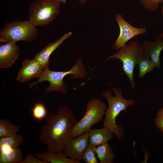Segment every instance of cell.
<instances>
[{"instance_id": "1", "label": "cell", "mask_w": 163, "mask_h": 163, "mask_svg": "<svg viewBox=\"0 0 163 163\" xmlns=\"http://www.w3.org/2000/svg\"><path fill=\"white\" fill-rule=\"evenodd\" d=\"M77 122L72 110L66 106L60 107L56 113L48 114L46 123L40 130V141L45 145L47 151L63 152Z\"/></svg>"}, {"instance_id": "2", "label": "cell", "mask_w": 163, "mask_h": 163, "mask_svg": "<svg viewBox=\"0 0 163 163\" xmlns=\"http://www.w3.org/2000/svg\"><path fill=\"white\" fill-rule=\"evenodd\" d=\"M112 90L114 96L112 95L111 91L109 89L101 93L108 104L103 121L104 126L107 127L117 138L122 139L123 138V129L121 124H117L116 119L121 112H125L128 107L134 105V101L124 98L121 89L114 87Z\"/></svg>"}, {"instance_id": "3", "label": "cell", "mask_w": 163, "mask_h": 163, "mask_svg": "<svg viewBox=\"0 0 163 163\" xmlns=\"http://www.w3.org/2000/svg\"><path fill=\"white\" fill-rule=\"evenodd\" d=\"M69 74L73 75L70 77L72 79L76 78L83 79L87 77L88 73L85 69L81 58H79L75 65L68 71H54L50 70L48 68L44 69L38 79L34 84V85L38 83L47 81L50 85L45 89L46 92H61L63 94H67L68 89L63 79L66 75Z\"/></svg>"}, {"instance_id": "4", "label": "cell", "mask_w": 163, "mask_h": 163, "mask_svg": "<svg viewBox=\"0 0 163 163\" xmlns=\"http://www.w3.org/2000/svg\"><path fill=\"white\" fill-rule=\"evenodd\" d=\"M61 4L55 0H35L29 6L28 20L36 26H48L61 12Z\"/></svg>"}, {"instance_id": "5", "label": "cell", "mask_w": 163, "mask_h": 163, "mask_svg": "<svg viewBox=\"0 0 163 163\" xmlns=\"http://www.w3.org/2000/svg\"><path fill=\"white\" fill-rule=\"evenodd\" d=\"M143 54L142 45L138 41L132 40L108 57L106 61L113 59L121 61L123 70L130 83L132 88L134 89L136 86L133 78L134 70Z\"/></svg>"}, {"instance_id": "6", "label": "cell", "mask_w": 163, "mask_h": 163, "mask_svg": "<svg viewBox=\"0 0 163 163\" xmlns=\"http://www.w3.org/2000/svg\"><path fill=\"white\" fill-rule=\"evenodd\" d=\"M86 107V112L74 127L71 134V138H75L85 133H88L93 125L102 120L107 109L104 102L94 98L88 101Z\"/></svg>"}, {"instance_id": "7", "label": "cell", "mask_w": 163, "mask_h": 163, "mask_svg": "<svg viewBox=\"0 0 163 163\" xmlns=\"http://www.w3.org/2000/svg\"><path fill=\"white\" fill-rule=\"evenodd\" d=\"M38 35L39 31L36 26L28 20L7 22L0 32V37L15 43L20 41L32 42L37 38Z\"/></svg>"}, {"instance_id": "8", "label": "cell", "mask_w": 163, "mask_h": 163, "mask_svg": "<svg viewBox=\"0 0 163 163\" xmlns=\"http://www.w3.org/2000/svg\"><path fill=\"white\" fill-rule=\"evenodd\" d=\"M115 19L120 28L119 36L116 39L113 48L118 50L124 47L126 43L137 36L146 33L147 29L145 27L137 28L133 26L123 18L119 13L115 15Z\"/></svg>"}, {"instance_id": "9", "label": "cell", "mask_w": 163, "mask_h": 163, "mask_svg": "<svg viewBox=\"0 0 163 163\" xmlns=\"http://www.w3.org/2000/svg\"><path fill=\"white\" fill-rule=\"evenodd\" d=\"M89 145L88 133H85L75 138H71L63 152L69 158L81 161L83 153Z\"/></svg>"}, {"instance_id": "10", "label": "cell", "mask_w": 163, "mask_h": 163, "mask_svg": "<svg viewBox=\"0 0 163 163\" xmlns=\"http://www.w3.org/2000/svg\"><path fill=\"white\" fill-rule=\"evenodd\" d=\"M44 70L41 66L34 59H25L18 73L17 79L21 82L24 83L33 78H39Z\"/></svg>"}, {"instance_id": "11", "label": "cell", "mask_w": 163, "mask_h": 163, "mask_svg": "<svg viewBox=\"0 0 163 163\" xmlns=\"http://www.w3.org/2000/svg\"><path fill=\"white\" fill-rule=\"evenodd\" d=\"M20 48L16 43L10 41L0 46V68H10L18 58Z\"/></svg>"}, {"instance_id": "12", "label": "cell", "mask_w": 163, "mask_h": 163, "mask_svg": "<svg viewBox=\"0 0 163 163\" xmlns=\"http://www.w3.org/2000/svg\"><path fill=\"white\" fill-rule=\"evenodd\" d=\"M72 35V33L69 32L54 42L49 43L37 53L34 59L44 69L48 68L50 63V58L52 53Z\"/></svg>"}, {"instance_id": "13", "label": "cell", "mask_w": 163, "mask_h": 163, "mask_svg": "<svg viewBox=\"0 0 163 163\" xmlns=\"http://www.w3.org/2000/svg\"><path fill=\"white\" fill-rule=\"evenodd\" d=\"M142 45L143 50V56L149 57L156 65V68H160L161 63L160 56L163 50V39L156 37L155 41L145 40Z\"/></svg>"}, {"instance_id": "14", "label": "cell", "mask_w": 163, "mask_h": 163, "mask_svg": "<svg viewBox=\"0 0 163 163\" xmlns=\"http://www.w3.org/2000/svg\"><path fill=\"white\" fill-rule=\"evenodd\" d=\"M112 133L107 126L101 129H91L88 132L89 145L94 147L107 143L114 137Z\"/></svg>"}, {"instance_id": "15", "label": "cell", "mask_w": 163, "mask_h": 163, "mask_svg": "<svg viewBox=\"0 0 163 163\" xmlns=\"http://www.w3.org/2000/svg\"><path fill=\"white\" fill-rule=\"evenodd\" d=\"M37 158L48 163H80V161L71 159L63 152L55 153L48 151L37 152L34 155Z\"/></svg>"}, {"instance_id": "16", "label": "cell", "mask_w": 163, "mask_h": 163, "mask_svg": "<svg viewBox=\"0 0 163 163\" xmlns=\"http://www.w3.org/2000/svg\"><path fill=\"white\" fill-rule=\"evenodd\" d=\"M95 151L100 163H112L115 157L110 145L104 143L96 147Z\"/></svg>"}, {"instance_id": "17", "label": "cell", "mask_w": 163, "mask_h": 163, "mask_svg": "<svg viewBox=\"0 0 163 163\" xmlns=\"http://www.w3.org/2000/svg\"><path fill=\"white\" fill-rule=\"evenodd\" d=\"M23 152L19 147L0 152V163H21Z\"/></svg>"}, {"instance_id": "18", "label": "cell", "mask_w": 163, "mask_h": 163, "mask_svg": "<svg viewBox=\"0 0 163 163\" xmlns=\"http://www.w3.org/2000/svg\"><path fill=\"white\" fill-rule=\"evenodd\" d=\"M24 141L23 135L17 133L0 138V149L18 148Z\"/></svg>"}, {"instance_id": "19", "label": "cell", "mask_w": 163, "mask_h": 163, "mask_svg": "<svg viewBox=\"0 0 163 163\" xmlns=\"http://www.w3.org/2000/svg\"><path fill=\"white\" fill-rule=\"evenodd\" d=\"M139 75L140 78H143L146 74L153 70L156 67L155 64L148 56H142L139 59Z\"/></svg>"}, {"instance_id": "20", "label": "cell", "mask_w": 163, "mask_h": 163, "mask_svg": "<svg viewBox=\"0 0 163 163\" xmlns=\"http://www.w3.org/2000/svg\"><path fill=\"white\" fill-rule=\"evenodd\" d=\"M20 128L8 119L0 118V138L17 133Z\"/></svg>"}, {"instance_id": "21", "label": "cell", "mask_w": 163, "mask_h": 163, "mask_svg": "<svg viewBox=\"0 0 163 163\" xmlns=\"http://www.w3.org/2000/svg\"><path fill=\"white\" fill-rule=\"evenodd\" d=\"M31 113L33 119L37 121H41L46 117L48 111L43 103L34 102Z\"/></svg>"}, {"instance_id": "22", "label": "cell", "mask_w": 163, "mask_h": 163, "mask_svg": "<svg viewBox=\"0 0 163 163\" xmlns=\"http://www.w3.org/2000/svg\"><path fill=\"white\" fill-rule=\"evenodd\" d=\"M95 147L89 145L88 146L83 153L82 160L86 163H98Z\"/></svg>"}, {"instance_id": "23", "label": "cell", "mask_w": 163, "mask_h": 163, "mask_svg": "<svg viewBox=\"0 0 163 163\" xmlns=\"http://www.w3.org/2000/svg\"><path fill=\"white\" fill-rule=\"evenodd\" d=\"M141 6L145 10L153 12L158 9L160 5L163 3V0H138Z\"/></svg>"}, {"instance_id": "24", "label": "cell", "mask_w": 163, "mask_h": 163, "mask_svg": "<svg viewBox=\"0 0 163 163\" xmlns=\"http://www.w3.org/2000/svg\"><path fill=\"white\" fill-rule=\"evenodd\" d=\"M155 123L157 128L163 133V107L158 111Z\"/></svg>"}, {"instance_id": "25", "label": "cell", "mask_w": 163, "mask_h": 163, "mask_svg": "<svg viewBox=\"0 0 163 163\" xmlns=\"http://www.w3.org/2000/svg\"><path fill=\"white\" fill-rule=\"evenodd\" d=\"M21 163H48L46 161L36 157L34 155L28 153Z\"/></svg>"}, {"instance_id": "26", "label": "cell", "mask_w": 163, "mask_h": 163, "mask_svg": "<svg viewBox=\"0 0 163 163\" xmlns=\"http://www.w3.org/2000/svg\"><path fill=\"white\" fill-rule=\"evenodd\" d=\"M161 14L163 16V6L161 7ZM156 37L159 39H161L163 37V29L161 33L158 36H157Z\"/></svg>"}, {"instance_id": "27", "label": "cell", "mask_w": 163, "mask_h": 163, "mask_svg": "<svg viewBox=\"0 0 163 163\" xmlns=\"http://www.w3.org/2000/svg\"><path fill=\"white\" fill-rule=\"evenodd\" d=\"M0 41L1 42L6 43H7L10 42V41L8 39L6 38L3 37H0Z\"/></svg>"}, {"instance_id": "28", "label": "cell", "mask_w": 163, "mask_h": 163, "mask_svg": "<svg viewBox=\"0 0 163 163\" xmlns=\"http://www.w3.org/2000/svg\"><path fill=\"white\" fill-rule=\"evenodd\" d=\"M55 0L58 2H60L61 3H62L63 4H66L67 1V0Z\"/></svg>"}, {"instance_id": "29", "label": "cell", "mask_w": 163, "mask_h": 163, "mask_svg": "<svg viewBox=\"0 0 163 163\" xmlns=\"http://www.w3.org/2000/svg\"><path fill=\"white\" fill-rule=\"evenodd\" d=\"M79 2L81 4H84L86 2V0H78Z\"/></svg>"}]
</instances>
